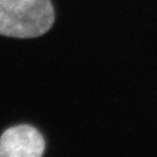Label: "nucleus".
Listing matches in <instances>:
<instances>
[{"instance_id": "1", "label": "nucleus", "mask_w": 157, "mask_h": 157, "mask_svg": "<svg viewBox=\"0 0 157 157\" xmlns=\"http://www.w3.org/2000/svg\"><path fill=\"white\" fill-rule=\"evenodd\" d=\"M54 23L50 0H0V35L35 38Z\"/></svg>"}, {"instance_id": "2", "label": "nucleus", "mask_w": 157, "mask_h": 157, "mask_svg": "<svg viewBox=\"0 0 157 157\" xmlns=\"http://www.w3.org/2000/svg\"><path fill=\"white\" fill-rule=\"evenodd\" d=\"M44 150L43 136L29 124L14 125L0 136V157H41Z\"/></svg>"}]
</instances>
